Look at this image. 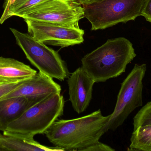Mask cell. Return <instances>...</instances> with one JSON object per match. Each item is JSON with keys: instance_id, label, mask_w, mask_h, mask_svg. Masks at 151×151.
Returning <instances> with one entry per match:
<instances>
[{"instance_id": "cell-3", "label": "cell", "mask_w": 151, "mask_h": 151, "mask_svg": "<svg viewBox=\"0 0 151 151\" xmlns=\"http://www.w3.org/2000/svg\"><path fill=\"white\" fill-rule=\"evenodd\" d=\"M64 98L61 94L51 95L27 109L7 127L3 134L27 138L42 134L63 115Z\"/></svg>"}, {"instance_id": "cell-10", "label": "cell", "mask_w": 151, "mask_h": 151, "mask_svg": "<svg viewBox=\"0 0 151 151\" xmlns=\"http://www.w3.org/2000/svg\"><path fill=\"white\" fill-rule=\"evenodd\" d=\"M61 86L53 78L39 72L24 80L19 87L1 100L18 97L45 98L51 95L61 94Z\"/></svg>"}, {"instance_id": "cell-4", "label": "cell", "mask_w": 151, "mask_h": 151, "mask_svg": "<svg viewBox=\"0 0 151 151\" xmlns=\"http://www.w3.org/2000/svg\"><path fill=\"white\" fill-rule=\"evenodd\" d=\"M145 0H99L83 4L91 30L105 29L141 16Z\"/></svg>"}, {"instance_id": "cell-9", "label": "cell", "mask_w": 151, "mask_h": 151, "mask_svg": "<svg viewBox=\"0 0 151 151\" xmlns=\"http://www.w3.org/2000/svg\"><path fill=\"white\" fill-rule=\"evenodd\" d=\"M69 100L78 114L86 111L92 99L93 86L96 82L81 67L76 69L67 80Z\"/></svg>"}, {"instance_id": "cell-11", "label": "cell", "mask_w": 151, "mask_h": 151, "mask_svg": "<svg viewBox=\"0 0 151 151\" xmlns=\"http://www.w3.org/2000/svg\"><path fill=\"white\" fill-rule=\"evenodd\" d=\"M44 98H11L0 100V131H4L8 125L20 117L27 109Z\"/></svg>"}, {"instance_id": "cell-23", "label": "cell", "mask_w": 151, "mask_h": 151, "mask_svg": "<svg viewBox=\"0 0 151 151\" xmlns=\"http://www.w3.org/2000/svg\"><path fill=\"white\" fill-rule=\"evenodd\" d=\"M20 1H21V0H16V1H15L14 2V3H13V4L17 3L18 2Z\"/></svg>"}, {"instance_id": "cell-2", "label": "cell", "mask_w": 151, "mask_h": 151, "mask_svg": "<svg viewBox=\"0 0 151 151\" xmlns=\"http://www.w3.org/2000/svg\"><path fill=\"white\" fill-rule=\"evenodd\" d=\"M136 56L128 39H108L82 59L81 67L95 82H105L125 72L127 66Z\"/></svg>"}, {"instance_id": "cell-6", "label": "cell", "mask_w": 151, "mask_h": 151, "mask_svg": "<svg viewBox=\"0 0 151 151\" xmlns=\"http://www.w3.org/2000/svg\"><path fill=\"white\" fill-rule=\"evenodd\" d=\"M146 69L145 64H136L122 83L114 111L104 128V134L116 130L134 110L142 105L143 80Z\"/></svg>"}, {"instance_id": "cell-18", "label": "cell", "mask_w": 151, "mask_h": 151, "mask_svg": "<svg viewBox=\"0 0 151 151\" xmlns=\"http://www.w3.org/2000/svg\"><path fill=\"white\" fill-rule=\"evenodd\" d=\"M82 151H115L107 144L100 142L99 141L84 148Z\"/></svg>"}, {"instance_id": "cell-1", "label": "cell", "mask_w": 151, "mask_h": 151, "mask_svg": "<svg viewBox=\"0 0 151 151\" xmlns=\"http://www.w3.org/2000/svg\"><path fill=\"white\" fill-rule=\"evenodd\" d=\"M110 115L100 110L77 118L56 121L45 132L48 140L64 151H82L99 141Z\"/></svg>"}, {"instance_id": "cell-14", "label": "cell", "mask_w": 151, "mask_h": 151, "mask_svg": "<svg viewBox=\"0 0 151 151\" xmlns=\"http://www.w3.org/2000/svg\"><path fill=\"white\" fill-rule=\"evenodd\" d=\"M128 151H151V125L140 126L134 130Z\"/></svg>"}, {"instance_id": "cell-8", "label": "cell", "mask_w": 151, "mask_h": 151, "mask_svg": "<svg viewBox=\"0 0 151 151\" xmlns=\"http://www.w3.org/2000/svg\"><path fill=\"white\" fill-rule=\"evenodd\" d=\"M29 34L36 40L46 45L62 48L77 45L84 40L83 30L76 27L24 19Z\"/></svg>"}, {"instance_id": "cell-13", "label": "cell", "mask_w": 151, "mask_h": 151, "mask_svg": "<svg viewBox=\"0 0 151 151\" xmlns=\"http://www.w3.org/2000/svg\"><path fill=\"white\" fill-rule=\"evenodd\" d=\"M0 145L7 151H63L59 147L42 145L34 138H27L0 134Z\"/></svg>"}, {"instance_id": "cell-20", "label": "cell", "mask_w": 151, "mask_h": 151, "mask_svg": "<svg viewBox=\"0 0 151 151\" xmlns=\"http://www.w3.org/2000/svg\"><path fill=\"white\" fill-rule=\"evenodd\" d=\"M16 0H5L3 4L4 12L0 18V23L3 24L5 20H7L6 17L9 12V9Z\"/></svg>"}, {"instance_id": "cell-7", "label": "cell", "mask_w": 151, "mask_h": 151, "mask_svg": "<svg viewBox=\"0 0 151 151\" xmlns=\"http://www.w3.org/2000/svg\"><path fill=\"white\" fill-rule=\"evenodd\" d=\"M20 17L79 28L85 17L83 5L77 0H44L25 11Z\"/></svg>"}, {"instance_id": "cell-12", "label": "cell", "mask_w": 151, "mask_h": 151, "mask_svg": "<svg viewBox=\"0 0 151 151\" xmlns=\"http://www.w3.org/2000/svg\"><path fill=\"white\" fill-rule=\"evenodd\" d=\"M37 73L36 70L18 60L0 57V83L19 82Z\"/></svg>"}, {"instance_id": "cell-15", "label": "cell", "mask_w": 151, "mask_h": 151, "mask_svg": "<svg viewBox=\"0 0 151 151\" xmlns=\"http://www.w3.org/2000/svg\"><path fill=\"white\" fill-rule=\"evenodd\" d=\"M44 0H21L16 4H13L10 7L7 14V20L12 16H20L28 9L38 4Z\"/></svg>"}, {"instance_id": "cell-21", "label": "cell", "mask_w": 151, "mask_h": 151, "mask_svg": "<svg viewBox=\"0 0 151 151\" xmlns=\"http://www.w3.org/2000/svg\"><path fill=\"white\" fill-rule=\"evenodd\" d=\"M77 1H78L82 5H83V4H88L97 1L99 0H77Z\"/></svg>"}, {"instance_id": "cell-5", "label": "cell", "mask_w": 151, "mask_h": 151, "mask_svg": "<svg viewBox=\"0 0 151 151\" xmlns=\"http://www.w3.org/2000/svg\"><path fill=\"white\" fill-rule=\"evenodd\" d=\"M10 29L27 59L40 72L61 81L69 78L70 73L67 64L58 51L36 40L30 34Z\"/></svg>"}, {"instance_id": "cell-16", "label": "cell", "mask_w": 151, "mask_h": 151, "mask_svg": "<svg viewBox=\"0 0 151 151\" xmlns=\"http://www.w3.org/2000/svg\"><path fill=\"white\" fill-rule=\"evenodd\" d=\"M151 125V101L144 106L134 118V130L140 126Z\"/></svg>"}, {"instance_id": "cell-22", "label": "cell", "mask_w": 151, "mask_h": 151, "mask_svg": "<svg viewBox=\"0 0 151 151\" xmlns=\"http://www.w3.org/2000/svg\"><path fill=\"white\" fill-rule=\"evenodd\" d=\"M0 151H6L4 148H3L0 145Z\"/></svg>"}, {"instance_id": "cell-17", "label": "cell", "mask_w": 151, "mask_h": 151, "mask_svg": "<svg viewBox=\"0 0 151 151\" xmlns=\"http://www.w3.org/2000/svg\"><path fill=\"white\" fill-rule=\"evenodd\" d=\"M24 81L19 82L0 83V100L19 87Z\"/></svg>"}, {"instance_id": "cell-19", "label": "cell", "mask_w": 151, "mask_h": 151, "mask_svg": "<svg viewBox=\"0 0 151 151\" xmlns=\"http://www.w3.org/2000/svg\"><path fill=\"white\" fill-rule=\"evenodd\" d=\"M141 16L151 23V0H145Z\"/></svg>"}]
</instances>
